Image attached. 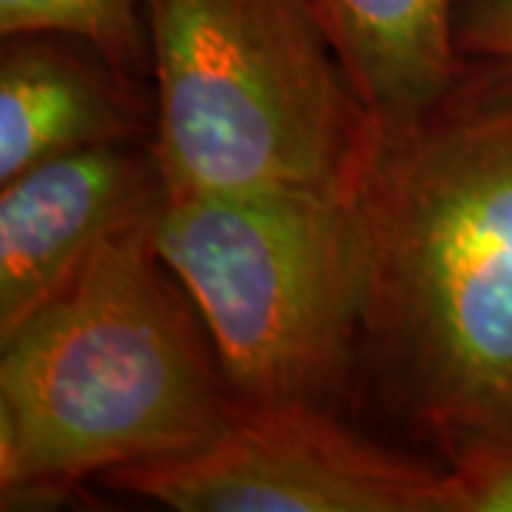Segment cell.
<instances>
[{
	"label": "cell",
	"mask_w": 512,
	"mask_h": 512,
	"mask_svg": "<svg viewBox=\"0 0 512 512\" xmlns=\"http://www.w3.org/2000/svg\"><path fill=\"white\" fill-rule=\"evenodd\" d=\"M154 222L106 239L66 288L0 336L3 510L188 456L237 416L200 313L154 245Z\"/></svg>",
	"instance_id": "7a4b0ae2"
},
{
	"label": "cell",
	"mask_w": 512,
	"mask_h": 512,
	"mask_svg": "<svg viewBox=\"0 0 512 512\" xmlns=\"http://www.w3.org/2000/svg\"><path fill=\"white\" fill-rule=\"evenodd\" d=\"M143 20L168 197L356 188L376 126L319 0H143Z\"/></svg>",
	"instance_id": "3957f363"
},
{
	"label": "cell",
	"mask_w": 512,
	"mask_h": 512,
	"mask_svg": "<svg viewBox=\"0 0 512 512\" xmlns=\"http://www.w3.org/2000/svg\"><path fill=\"white\" fill-rule=\"evenodd\" d=\"M456 46L464 57L512 63V0H458Z\"/></svg>",
	"instance_id": "8fae6325"
},
{
	"label": "cell",
	"mask_w": 512,
	"mask_h": 512,
	"mask_svg": "<svg viewBox=\"0 0 512 512\" xmlns=\"http://www.w3.org/2000/svg\"><path fill=\"white\" fill-rule=\"evenodd\" d=\"M131 77L74 37H3L0 185L60 154L154 137Z\"/></svg>",
	"instance_id": "52a82bcc"
},
{
	"label": "cell",
	"mask_w": 512,
	"mask_h": 512,
	"mask_svg": "<svg viewBox=\"0 0 512 512\" xmlns=\"http://www.w3.org/2000/svg\"><path fill=\"white\" fill-rule=\"evenodd\" d=\"M353 191L370 248L359 365L447 461L512 439L510 60L464 57L439 100L376 126Z\"/></svg>",
	"instance_id": "6da1fadb"
},
{
	"label": "cell",
	"mask_w": 512,
	"mask_h": 512,
	"mask_svg": "<svg viewBox=\"0 0 512 512\" xmlns=\"http://www.w3.org/2000/svg\"><path fill=\"white\" fill-rule=\"evenodd\" d=\"M103 478L177 512H453L447 467L365 439L316 404H239L200 450Z\"/></svg>",
	"instance_id": "5b68a950"
},
{
	"label": "cell",
	"mask_w": 512,
	"mask_h": 512,
	"mask_svg": "<svg viewBox=\"0 0 512 512\" xmlns=\"http://www.w3.org/2000/svg\"><path fill=\"white\" fill-rule=\"evenodd\" d=\"M453 512H512V439L476 444L447 461Z\"/></svg>",
	"instance_id": "30bf717a"
},
{
	"label": "cell",
	"mask_w": 512,
	"mask_h": 512,
	"mask_svg": "<svg viewBox=\"0 0 512 512\" xmlns=\"http://www.w3.org/2000/svg\"><path fill=\"white\" fill-rule=\"evenodd\" d=\"M140 6L143 0H0V32L74 37L117 69L140 74L148 66Z\"/></svg>",
	"instance_id": "9c48e42d"
},
{
	"label": "cell",
	"mask_w": 512,
	"mask_h": 512,
	"mask_svg": "<svg viewBox=\"0 0 512 512\" xmlns=\"http://www.w3.org/2000/svg\"><path fill=\"white\" fill-rule=\"evenodd\" d=\"M168 200L154 140L80 148L0 185V336L72 282L94 251Z\"/></svg>",
	"instance_id": "8992f818"
},
{
	"label": "cell",
	"mask_w": 512,
	"mask_h": 512,
	"mask_svg": "<svg viewBox=\"0 0 512 512\" xmlns=\"http://www.w3.org/2000/svg\"><path fill=\"white\" fill-rule=\"evenodd\" d=\"M458 0H319L336 55L373 126L427 109L461 69Z\"/></svg>",
	"instance_id": "ba28073f"
},
{
	"label": "cell",
	"mask_w": 512,
	"mask_h": 512,
	"mask_svg": "<svg viewBox=\"0 0 512 512\" xmlns=\"http://www.w3.org/2000/svg\"><path fill=\"white\" fill-rule=\"evenodd\" d=\"M154 245L200 313L239 404L330 407L362 359L370 248L356 191L168 197Z\"/></svg>",
	"instance_id": "277c9868"
}]
</instances>
